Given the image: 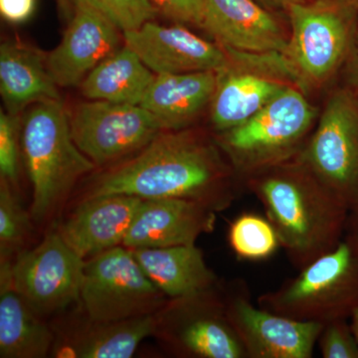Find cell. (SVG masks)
<instances>
[{"label": "cell", "mask_w": 358, "mask_h": 358, "mask_svg": "<svg viewBox=\"0 0 358 358\" xmlns=\"http://www.w3.org/2000/svg\"><path fill=\"white\" fill-rule=\"evenodd\" d=\"M239 179L215 140L187 129L162 131L138 154L94 176L73 204L122 194L192 200L218 213L236 200Z\"/></svg>", "instance_id": "cell-1"}, {"label": "cell", "mask_w": 358, "mask_h": 358, "mask_svg": "<svg viewBox=\"0 0 358 358\" xmlns=\"http://www.w3.org/2000/svg\"><path fill=\"white\" fill-rule=\"evenodd\" d=\"M244 185L299 271L333 250L348 231L350 209L298 160L253 174Z\"/></svg>", "instance_id": "cell-2"}, {"label": "cell", "mask_w": 358, "mask_h": 358, "mask_svg": "<svg viewBox=\"0 0 358 358\" xmlns=\"http://www.w3.org/2000/svg\"><path fill=\"white\" fill-rule=\"evenodd\" d=\"M22 155L32 187L29 211L37 225L59 215L78 181L96 169L73 140L61 100L30 106L22 119Z\"/></svg>", "instance_id": "cell-3"}, {"label": "cell", "mask_w": 358, "mask_h": 358, "mask_svg": "<svg viewBox=\"0 0 358 358\" xmlns=\"http://www.w3.org/2000/svg\"><path fill=\"white\" fill-rule=\"evenodd\" d=\"M257 303L270 312L303 322L324 324L350 320L358 310V237L346 231L333 250L279 288L261 294Z\"/></svg>", "instance_id": "cell-4"}, {"label": "cell", "mask_w": 358, "mask_h": 358, "mask_svg": "<svg viewBox=\"0 0 358 358\" xmlns=\"http://www.w3.org/2000/svg\"><path fill=\"white\" fill-rule=\"evenodd\" d=\"M315 110L293 85L243 124L219 133L215 141L244 180L296 159L308 140Z\"/></svg>", "instance_id": "cell-5"}, {"label": "cell", "mask_w": 358, "mask_h": 358, "mask_svg": "<svg viewBox=\"0 0 358 358\" xmlns=\"http://www.w3.org/2000/svg\"><path fill=\"white\" fill-rule=\"evenodd\" d=\"M291 35L285 54L299 81H329L357 46L358 9L345 0H308L289 6Z\"/></svg>", "instance_id": "cell-6"}, {"label": "cell", "mask_w": 358, "mask_h": 358, "mask_svg": "<svg viewBox=\"0 0 358 358\" xmlns=\"http://www.w3.org/2000/svg\"><path fill=\"white\" fill-rule=\"evenodd\" d=\"M152 336L176 357L247 358L228 317L222 282L169 299L154 315Z\"/></svg>", "instance_id": "cell-7"}, {"label": "cell", "mask_w": 358, "mask_h": 358, "mask_svg": "<svg viewBox=\"0 0 358 358\" xmlns=\"http://www.w3.org/2000/svg\"><path fill=\"white\" fill-rule=\"evenodd\" d=\"M317 128L296 160L352 212L358 208V92L343 86L329 96Z\"/></svg>", "instance_id": "cell-8"}, {"label": "cell", "mask_w": 358, "mask_h": 358, "mask_svg": "<svg viewBox=\"0 0 358 358\" xmlns=\"http://www.w3.org/2000/svg\"><path fill=\"white\" fill-rule=\"evenodd\" d=\"M167 300L122 245L85 260L80 305L91 319L117 322L154 315Z\"/></svg>", "instance_id": "cell-9"}, {"label": "cell", "mask_w": 358, "mask_h": 358, "mask_svg": "<svg viewBox=\"0 0 358 358\" xmlns=\"http://www.w3.org/2000/svg\"><path fill=\"white\" fill-rule=\"evenodd\" d=\"M84 266V259L52 228L38 245L15 257L11 282L28 307L46 320L80 303Z\"/></svg>", "instance_id": "cell-10"}, {"label": "cell", "mask_w": 358, "mask_h": 358, "mask_svg": "<svg viewBox=\"0 0 358 358\" xmlns=\"http://www.w3.org/2000/svg\"><path fill=\"white\" fill-rule=\"evenodd\" d=\"M226 52L229 64L218 72L210 103L211 122L218 134L243 124L292 82L299 81L282 54Z\"/></svg>", "instance_id": "cell-11"}, {"label": "cell", "mask_w": 358, "mask_h": 358, "mask_svg": "<svg viewBox=\"0 0 358 358\" xmlns=\"http://www.w3.org/2000/svg\"><path fill=\"white\" fill-rule=\"evenodd\" d=\"M73 140L98 167L114 166L147 147L162 129L141 105L88 100L69 114Z\"/></svg>", "instance_id": "cell-12"}, {"label": "cell", "mask_w": 358, "mask_h": 358, "mask_svg": "<svg viewBox=\"0 0 358 358\" xmlns=\"http://www.w3.org/2000/svg\"><path fill=\"white\" fill-rule=\"evenodd\" d=\"M244 285H224L231 324L247 358H310L324 324L256 307Z\"/></svg>", "instance_id": "cell-13"}, {"label": "cell", "mask_w": 358, "mask_h": 358, "mask_svg": "<svg viewBox=\"0 0 358 358\" xmlns=\"http://www.w3.org/2000/svg\"><path fill=\"white\" fill-rule=\"evenodd\" d=\"M50 324L55 336L53 357L129 358L152 336L154 315L102 322L91 319L80 305L56 315Z\"/></svg>", "instance_id": "cell-14"}, {"label": "cell", "mask_w": 358, "mask_h": 358, "mask_svg": "<svg viewBox=\"0 0 358 358\" xmlns=\"http://www.w3.org/2000/svg\"><path fill=\"white\" fill-rule=\"evenodd\" d=\"M122 40L155 75L219 72L229 64V56L220 45L179 24L148 21L138 29L122 33Z\"/></svg>", "instance_id": "cell-15"}, {"label": "cell", "mask_w": 358, "mask_h": 358, "mask_svg": "<svg viewBox=\"0 0 358 358\" xmlns=\"http://www.w3.org/2000/svg\"><path fill=\"white\" fill-rule=\"evenodd\" d=\"M72 17L47 66L58 87L80 86L90 72L119 49L121 30L83 2H72Z\"/></svg>", "instance_id": "cell-16"}, {"label": "cell", "mask_w": 358, "mask_h": 358, "mask_svg": "<svg viewBox=\"0 0 358 358\" xmlns=\"http://www.w3.org/2000/svg\"><path fill=\"white\" fill-rule=\"evenodd\" d=\"M201 28L225 50L248 54H285L289 36L255 0H205Z\"/></svg>", "instance_id": "cell-17"}, {"label": "cell", "mask_w": 358, "mask_h": 358, "mask_svg": "<svg viewBox=\"0 0 358 358\" xmlns=\"http://www.w3.org/2000/svg\"><path fill=\"white\" fill-rule=\"evenodd\" d=\"M143 200L115 194L77 202L55 229L75 253L87 260L124 243Z\"/></svg>", "instance_id": "cell-18"}, {"label": "cell", "mask_w": 358, "mask_h": 358, "mask_svg": "<svg viewBox=\"0 0 358 358\" xmlns=\"http://www.w3.org/2000/svg\"><path fill=\"white\" fill-rule=\"evenodd\" d=\"M216 212L181 199H143L122 246L134 250L196 243L214 230Z\"/></svg>", "instance_id": "cell-19"}, {"label": "cell", "mask_w": 358, "mask_h": 358, "mask_svg": "<svg viewBox=\"0 0 358 358\" xmlns=\"http://www.w3.org/2000/svg\"><path fill=\"white\" fill-rule=\"evenodd\" d=\"M217 82L215 71L155 75L141 106L157 117L162 131L185 129L210 105Z\"/></svg>", "instance_id": "cell-20"}, {"label": "cell", "mask_w": 358, "mask_h": 358, "mask_svg": "<svg viewBox=\"0 0 358 358\" xmlns=\"http://www.w3.org/2000/svg\"><path fill=\"white\" fill-rule=\"evenodd\" d=\"M47 66V55L14 40L0 45V94L4 107L20 115L34 103L61 100Z\"/></svg>", "instance_id": "cell-21"}, {"label": "cell", "mask_w": 358, "mask_h": 358, "mask_svg": "<svg viewBox=\"0 0 358 358\" xmlns=\"http://www.w3.org/2000/svg\"><path fill=\"white\" fill-rule=\"evenodd\" d=\"M11 263L0 261V357H47L55 339L53 329L13 288Z\"/></svg>", "instance_id": "cell-22"}, {"label": "cell", "mask_w": 358, "mask_h": 358, "mask_svg": "<svg viewBox=\"0 0 358 358\" xmlns=\"http://www.w3.org/2000/svg\"><path fill=\"white\" fill-rule=\"evenodd\" d=\"M131 252L150 281L169 299L199 293L220 282L196 244Z\"/></svg>", "instance_id": "cell-23"}, {"label": "cell", "mask_w": 358, "mask_h": 358, "mask_svg": "<svg viewBox=\"0 0 358 358\" xmlns=\"http://www.w3.org/2000/svg\"><path fill=\"white\" fill-rule=\"evenodd\" d=\"M155 74L127 45L89 73L80 85L87 100L141 105Z\"/></svg>", "instance_id": "cell-24"}, {"label": "cell", "mask_w": 358, "mask_h": 358, "mask_svg": "<svg viewBox=\"0 0 358 358\" xmlns=\"http://www.w3.org/2000/svg\"><path fill=\"white\" fill-rule=\"evenodd\" d=\"M17 192L0 178V261H13L29 248L34 230L31 214L21 203Z\"/></svg>", "instance_id": "cell-25"}, {"label": "cell", "mask_w": 358, "mask_h": 358, "mask_svg": "<svg viewBox=\"0 0 358 358\" xmlns=\"http://www.w3.org/2000/svg\"><path fill=\"white\" fill-rule=\"evenodd\" d=\"M228 242L238 259L250 262L268 260L281 247L272 223L255 213H243L232 221Z\"/></svg>", "instance_id": "cell-26"}, {"label": "cell", "mask_w": 358, "mask_h": 358, "mask_svg": "<svg viewBox=\"0 0 358 358\" xmlns=\"http://www.w3.org/2000/svg\"><path fill=\"white\" fill-rule=\"evenodd\" d=\"M22 119L20 115L0 113V178L15 189L20 185L22 166Z\"/></svg>", "instance_id": "cell-27"}, {"label": "cell", "mask_w": 358, "mask_h": 358, "mask_svg": "<svg viewBox=\"0 0 358 358\" xmlns=\"http://www.w3.org/2000/svg\"><path fill=\"white\" fill-rule=\"evenodd\" d=\"M83 2L102 13L122 33L138 29L155 20L157 11L150 0H71Z\"/></svg>", "instance_id": "cell-28"}, {"label": "cell", "mask_w": 358, "mask_h": 358, "mask_svg": "<svg viewBox=\"0 0 358 358\" xmlns=\"http://www.w3.org/2000/svg\"><path fill=\"white\" fill-rule=\"evenodd\" d=\"M317 345L324 358H358V341L350 320L324 324Z\"/></svg>", "instance_id": "cell-29"}, {"label": "cell", "mask_w": 358, "mask_h": 358, "mask_svg": "<svg viewBox=\"0 0 358 358\" xmlns=\"http://www.w3.org/2000/svg\"><path fill=\"white\" fill-rule=\"evenodd\" d=\"M157 13L178 24L201 27L205 0H150Z\"/></svg>", "instance_id": "cell-30"}, {"label": "cell", "mask_w": 358, "mask_h": 358, "mask_svg": "<svg viewBox=\"0 0 358 358\" xmlns=\"http://www.w3.org/2000/svg\"><path fill=\"white\" fill-rule=\"evenodd\" d=\"M36 0H0V13L10 23H22L31 17Z\"/></svg>", "instance_id": "cell-31"}, {"label": "cell", "mask_w": 358, "mask_h": 358, "mask_svg": "<svg viewBox=\"0 0 358 358\" xmlns=\"http://www.w3.org/2000/svg\"><path fill=\"white\" fill-rule=\"evenodd\" d=\"M341 74H343V85L358 92V44L346 61Z\"/></svg>", "instance_id": "cell-32"}, {"label": "cell", "mask_w": 358, "mask_h": 358, "mask_svg": "<svg viewBox=\"0 0 358 358\" xmlns=\"http://www.w3.org/2000/svg\"><path fill=\"white\" fill-rule=\"evenodd\" d=\"M305 1L308 0H258L259 3L262 4L266 8L271 9H287L292 4Z\"/></svg>", "instance_id": "cell-33"}, {"label": "cell", "mask_w": 358, "mask_h": 358, "mask_svg": "<svg viewBox=\"0 0 358 358\" xmlns=\"http://www.w3.org/2000/svg\"><path fill=\"white\" fill-rule=\"evenodd\" d=\"M348 230L355 233L358 237V208L350 212V220H348Z\"/></svg>", "instance_id": "cell-34"}, {"label": "cell", "mask_w": 358, "mask_h": 358, "mask_svg": "<svg viewBox=\"0 0 358 358\" xmlns=\"http://www.w3.org/2000/svg\"><path fill=\"white\" fill-rule=\"evenodd\" d=\"M350 324H352L353 333L357 336L358 341V310L353 313L352 317H350Z\"/></svg>", "instance_id": "cell-35"}, {"label": "cell", "mask_w": 358, "mask_h": 358, "mask_svg": "<svg viewBox=\"0 0 358 358\" xmlns=\"http://www.w3.org/2000/svg\"><path fill=\"white\" fill-rule=\"evenodd\" d=\"M345 1L358 9V0H345Z\"/></svg>", "instance_id": "cell-36"}, {"label": "cell", "mask_w": 358, "mask_h": 358, "mask_svg": "<svg viewBox=\"0 0 358 358\" xmlns=\"http://www.w3.org/2000/svg\"><path fill=\"white\" fill-rule=\"evenodd\" d=\"M357 41L358 44V20H357Z\"/></svg>", "instance_id": "cell-37"}]
</instances>
